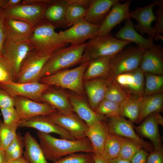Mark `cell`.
I'll use <instances>...</instances> for the list:
<instances>
[{"label": "cell", "instance_id": "6f0895ef", "mask_svg": "<svg viewBox=\"0 0 163 163\" xmlns=\"http://www.w3.org/2000/svg\"><path fill=\"white\" fill-rule=\"evenodd\" d=\"M154 39L155 40H163V37L159 34H155L153 37V40Z\"/></svg>", "mask_w": 163, "mask_h": 163}, {"label": "cell", "instance_id": "b9f144b4", "mask_svg": "<svg viewBox=\"0 0 163 163\" xmlns=\"http://www.w3.org/2000/svg\"><path fill=\"white\" fill-rule=\"evenodd\" d=\"M16 133H14L2 120L0 119V137L2 141L1 149L5 151L13 139Z\"/></svg>", "mask_w": 163, "mask_h": 163}, {"label": "cell", "instance_id": "c3c4849f", "mask_svg": "<svg viewBox=\"0 0 163 163\" xmlns=\"http://www.w3.org/2000/svg\"><path fill=\"white\" fill-rule=\"evenodd\" d=\"M24 139L21 142L17 148L12 152L7 159V163L16 160L21 157L24 153Z\"/></svg>", "mask_w": 163, "mask_h": 163}, {"label": "cell", "instance_id": "484cf974", "mask_svg": "<svg viewBox=\"0 0 163 163\" xmlns=\"http://www.w3.org/2000/svg\"><path fill=\"white\" fill-rule=\"evenodd\" d=\"M119 0H91L84 18L89 23L100 25L113 5Z\"/></svg>", "mask_w": 163, "mask_h": 163}, {"label": "cell", "instance_id": "680465c9", "mask_svg": "<svg viewBox=\"0 0 163 163\" xmlns=\"http://www.w3.org/2000/svg\"><path fill=\"white\" fill-rule=\"evenodd\" d=\"M6 0H0V8H4Z\"/></svg>", "mask_w": 163, "mask_h": 163}, {"label": "cell", "instance_id": "74e56055", "mask_svg": "<svg viewBox=\"0 0 163 163\" xmlns=\"http://www.w3.org/2000/svg\"><path fill=\"white\" fill-rule=\"evenodd\" d=\"M142 148L141 146L137 142L125 138L117 157L130 161L136 154Z\"/></svg>", "mask_w": 163, "mask_h": 163}, {"label": "cell", "instance_id": "8d00e7d4", "mask_svg": "<svg viewBox=\"0 0 163 163\" xmlns=\"http://www.w3.org/2000/svg\"><path fill=\"white\" fill-rule=\"evenodd\" d=\"M121 104L104 99L98 105L95 112L107 118L120 116Z\"/></svg>", "mask_w": 163, "mask_h": 163}, {"label": "cell", "instance_id": "d6986e66", "mask_svg": "<svg viewBox=\"0 0 163 163\" xmlns=\"http://www.w3.org/2000/svg\"><path fill=\"white\" fill-rule=\"evenodd\" d=\"M34 26L25 22L11 17L4 18L3 28L6 38L21 43L28 41Z\"/></svg>", "mask_w": 163, "mask_h": 163}, {"label": "cell", "instance_id": "7bdbcfd3", "mask_svg": "<svg viewBox=\"0 0 163 163\" xmlns=\"http://www.w3.org/2000/svg\"><path fill=\"white\" fill-rule=\"evenodd\" d=\"M158 8L155 11L156 15V22L153 27L154 35L156 34H162L163 33V2L158 5Z\"/></svg>", "mask_w": 163, "mask_h": 163}, {"label": "cell", "instance_id": "d6a6232c", "mask_svg": "<svg viewBox=\"0 0 163 163\" xmlns=\"http://www.w3.org/2000/svg\"><path fill=\"white\" fill-rule=\"evenodd\" d=\"M125 138L109 133L101 155L107 160L117 157Z\"/></svg>", "mask_w": 163, "mask_h": 163}, {"label": "cell", "instance_id": "f5cc1de1", "mask_svg": "<svg viewBox=\"0 0 163 163\" xmlns=\"http://www.w3.org/2000/svg\"><path fill=\"white\" fill-rule=\"evenodd\" d=\"M94 163H109L108 160L101 155H94Z\"/></svg>", "mask_w": 163, "mask_h": 163}, {"label": "cell", "instance_id": "83f0119b", "mask_svg": "<svg viewBox=\"0 0 163 163\" xmlns=\"http://www.w3.org/2000/svg\"><path fill=\"white\" fill-rule=\"evenodd\" d=\"M109 133L107 125L103 120L97 121L88 126L85 136L91 143L94 155L102 154Z\"/></svg>", "mask_w": 163, "mask_h": 163}, {"label": "cell", "instance_id": "8992f818", "mask_svg": "<svg viewBox=\"0 0 163 163\" xmlns=\"http://www.w3.org/2000/svg\"><path fill=\"white\" fill-rule=\"evenodd\" d=\"M126 46L112 57L108 77L113 78L139 67L144 50L137 46Z\"/></svg>", "mask_w": 163, "mask_h": 163}, {"label": "cell", "instance_id": "11a10c76", "mask_svg": "<svg viewBox=\"0 0 163 163\" xmlns=\"http://www.w3.org/2000/svg\"><path fill=\"white\" fill-rule=\"evenodd\" d=\"M0 163H7L5 151L0 149Z\"/></svg>", "mask_w": 163, "mask_h": 163}, {"label": "cell", "instance_id": "f6af8a7d", "mask_svg": "<svg viewBox=\"0 0 163 163\" xmlns=\"http://www.w3.org/2000/svg\"><path fill=\"white\" fill-rule=\"evenodd\" d=\"M24 139V137L21 136L20 133H16L14 139L5 150L6 160L12 152L17 148L21 142Z\"/></svg>", "mask_w": 163, "mask_h": 163}, {"label": "cell", "instance_id": "277c9868", "mask_svg": "<svg viewBox=\"0 0 163 163\" xmlns=\"http://www.w3.org/2000/svg\"><path fill=\"white\" fill-rule=\"evenodd\" d=\"M131 43L117 39L110 34L105 35H97L86 42L79 64L89 62L99 57L113 56Z\"/></svg>", "mask_w": 163, "mask_h": 163}, {"label": "cell", "instance_id": "603a6c76", "mask_svg": "<svg viewBox=\"0 0 163 163\" xmlns=\"http://www.w3.org/2000/svg\"><path fill=\"white\" fill-rule=\"evenodd\" d=\"M69 94L74 112L88 126L97 121L107 120L106 117L98 114L92 109L84 97L77 94Z\"/></svg>", "mask_w": 163, "mask_h": 163}, {"label": "cell", "instance_id": "e0dca14e", "mask_svg": "<svg viewBox=\"0 0 163 163\" xmlns=\"http://www.w3.org/2000/svg\"><path fill=\"white\" fill-rule=\"evenodd\" d=\"M113 78L128 94L143 95L145 78L144 73L139 67Z\"/></svg>", "mask_w": 163, "mask_h": 163}, {"label": "cell", "instance_id": "f1b7e54d", "mask_svg": "<svg viewBox=\"0 0 163 163\" xmlns=\"http://www.w3.org/2000/svg\"><path fill=\"white\" fill-rule=\"evenodd\" d=\"M112 56L100 57L90 60L84 74L83 81L108 78L110 71V60Z\"/></svg>", "mask_w": 163, "mask_h": 163}, {"label": "cell", "instance_id": "30bf717a", "mask_svg": "<svg viewBox=\"0 0 163 163\" xmlns=\"http://www.w3.org/2000/svg\"><path fill=\"white\" fill-rule=\"evenodd\" d=\"M46 6L21 4L5 8H2L4 18L11 17L29 24L34 27L43 20Z\"/></svg>", "mask_w": 163, "mask_h": 163}, {"label": "cell", "instance_id": "4316f807", "mask_svg": "<svg viewBox=\"0 0 163 163\" xmlns=\"http://www.w3.org/2000/svg\"><path fill=\"white\" fill-rule=\"evenodd\" d=\"M69 4L68 0H54L46 7L43 20L55 28L67 27L65 14Z\"/></svg>", "mask_w": 163, "mask_h": 163}, {"label": "cell", "instance_id": "d4e9b609", "mask_svg": "<svg viewBox=\"0 0 163 163\" xmlns=\"http://www.w3.org/2000/svg\"><path fill=\"white\" fill-rule=\"evenodd\" d=\"M124 26L114 35L116 38L136 43L137 46L145 50L154 45L153 38H145L135 30L133 21L130 18L125 20Z\"/></svg>", "mask_w": 163, "mask_h": 163}, {"label": "cell", "instance_id": "5b68a950", "mask_svg": "<svg viewBox=\"0 0 163 163\" xmlns=\"http://www.w3.org/2000/svg\"><path fill=\"white\" fill-rule=\"evenodd\" d=\"M88 63L86 62L72 69L61 70L42 77L39 81L50 86L68 89L84 97L86 94L83 86V76Z\"/></svg>", "mask_w": 163, "mask_h": 163}, {"label": "cell", "instance_id": "9c48e42d", "mask_svg": "<svg viewBox=\"0 0 163 163\" xmlns=\"http://www.w3.org/2000/svg\"><path fill=\"white\" fill-rule=\"evenodd\" d=\"M50 86L39 81L22 83L15 82L0 83V88L5 90L12 97L21 96L39 103H42V93Z\"/></svg>", "mask_w": 163, "mask_h": 163}, {"label": "cell", "instance_id": "7dc6e473", "mask_svg": "<svg viewBox=\"0 0 163 163\" xmlns=\"http://www.w3.org/2000/svg\"><path fill=\"white\" fill-rule=\"evenodd\" d=\"M148 154L147 151L142 148L133 156L130 162L131 163H145Z\"/></svg>", "mask_w": 163, "mask_h": 163}, {"label": "cell", "instance_id": "60d3db41", "mask_svg": "<svg viewBox=\"0 0 163 163\" xmlns=\"http://www.w3.org/2000/svg\"><path fill=\"white\" fill-rule=\"evenodd\" d=\"M14 69L9 61L3 56H0V83L15 82Z\"/></svg>", "mask_w": 163, "mask_h": 163}, {"label": "cell", "instance_id": "7402d4cb", "mask_svg": "<svg viewBox=\"0 0 163 163\" xmlns=\"http://www.w3.org/2000/svg\"><path fill=\"white\" fill-rule=\"evenodd\" d=\"M42 103H46L57 110L65 113H74L70 102L69 94L62 90L51 86L42 93Z\"/></svg>", "mask_w": 163, "mask_h": 163}, {"label": "cell", "instance_id": "3957f363", "mask_svg": "<svg viewBox=\"0 0 163 163\" xmlns=\"http://www.w3.org/2000/svg\"><path fill=\"white\" fill-rule=\"evenodd\" d=\"M55 28L43 20L34 26L28 40L33 51L42 56L66 47L69 44L61 41Z\"/></svg>", "mask_w": 163, "mask_h": 163}, {"label": "cell", "instance_id": "816d5d0a", "mask_svg": "<svg viewBox=\"0 0 163 163\" xmlns=\"http://www.w3.org/2000/svg\"><path fill=\"white\" fill-rule=\"evenodd\" d=\"M22 3V0H6L4 7L3 8L14 7Z\"/></svg>", "mask_w": 163, "mask_h": 163}, {"label": "cell", "instance_id": "9f6ffc18", "mask_svg": "<svg viewBox=\"0 0 163 163\" xmlns=\"http://www.w3.org/2000/svg\"><path fill=\"white\" fill-rule=\"evenodd\" d=\"M7 163H29L28 161L24 156H22L19 158Z\"/></svg>", "mask_w": 163, "mask_h": 163}, {"label": "cell", "instance_id": "bcb514c9", "mask_svg": "<svg viewBox=\"0 0 163 163\" xmlns=\"http://www.w3.org/2000/svg\"><path fill=\"white\" fill-rule=\"evenodd\" d=\"M145 163H163V148L149 153Z\"/></svg>", "mask_w": 163, "mask_h": 163}, {"label": "cell", "instance_id": "d590c367", "mask_svg": "<svg viewBox=\"0 0 163 163\" xmlns=\"http://www.w3.org/2000/svg\"><path fill=\"white\" fill-rule=\"evenodd\" d=\"M68 1L69 4L66 8L65 14L67 27L72 26L84 18L87 9L83 5L71 2L69 0Z\"/></svg>", "mask_w": 163, "mask_h": 163}, {"label": "cell", "instance_id": "ffe728a7", "mask_svg": "<svg viewBox=\"0 0 163 163\" xmlns=\"http://www.w3.org/2000/svg\"><path fill=\"white\" fill-rule=\"evenodd\" d=\"M139 67L144 73L163 75V49L161 46L154 44L144 50Z\"/></svg>", "mask_w": 163, "mask_h": 163}, {"label": "cell", "instance_id": "cb8c5ba5", "mask_svg": "<svg viewBox=\"0 0 163 163\" xmlns=\"http://www.w3.org/2000/svg\"><path fill=\"white\" fill-rule=\"evenodd\" d=\"M109 78H99L83 81V86L89 104L94 111L104 98Z\"/></svg>", "mask_w": 163, "mask_h": 163}, {"label": "cell", "instance_id": "f35d334b", "mask_svg": "<svg viewBox=\"0 0 163 163\" xmlns=\"http://www.w3.org/2000/svg\"><path fill=\"white\" fill-rule=\"evenodd\" d=\"M3 117V122L14 133L18 128L20 119L14 107L0 108Z\"/></svg>", "mask_w": 163, "mask_h": 163}, {"label": "cell", "instance_id": "7a4b0ae2", "mask_svg": "<svg viewBox=\"0 0 163 163\" xmlns=\"http://www.w3.org/2000/svg\"><path fill=\"white\" fill-rule=\"evenodd\" d=\"M86 45V43L78 45H71L53 53L44 65L35 81H39L42 77L79 64Z\"/></svg>", "mask_w": 163, "mask_h": 163}, {"label": "cell", "instance_id": "52a82bcc", "mask_svg": "<svg viewBox=\"0 0 163 163\" xmlns=\"http://www.w3.org/2000/svg\"><path fill=\"white\" fill-rule=\"evenodd\" d=\"M100 25L90 23L82 18L64 31L58 33L60 40L71 45H78L98 35Z\"/></svg>", "mask_w": 163, "mask_h": 163}, {"label": "cell", "instance_id": "8fae6325", "mask_svg": "<svg viewBox=\"0 0 163 163\" xmlns=\"http://www.w3.org/2000/svg\"><path fill=\"white\" fill-rule=\"evenodd\" d=\"M48 118L69 133L75 139L85 137L87 124L74 113L67 114L58 110L46 116Z\"/></svg>", "mask_w": 163, "mask_h": 163}, {"label": "cell", "instance_id": "4fadbf2b", "mask_svg": "<svg viewBox=\"0 0 163 163\" xmlns=\"http://www.w3.org/2000/svg\"><path fill=\"white\" fill-rule=\"evenodd\" d=\"M14 107L20 121L39 116H47L57 110L46 103L38 102L21 96L14 97Z\"/></svg>", "mask_w": 163, "mask_h": 163}, {"label": "cell", "instance_id": "44dd1931", "mask_svg": "<svg viewBox=\"0 0 163 163\" xmlns=\"http://www.w3.org/2000/svg\"><path fill=\"white\" fill-rule=\"evenodd\" d=\"M159 113H153L143 120L139 126H134L139 134L151 140L154 150H159L162 148L158 128V117Z\"/></svg>", "mask_w": 163, "mask_h": 163}, {"label": "cell", "instance_id": "f546056e", "mask_svg": "<svg viewBox=\"0 0 163 163\" xmlns=\"http://www.w3.org/2000/svg\"><path fill=\"white\" fill-rule=\"evenodd\" d=\"M163 107V92L149 95H143L140 111L136 123L154 113H160Z\"/></svg>", "mask_w": 163, "mask_h": 163}, {"label": "cell", "instance_id": "5bb4252c", "mask_svg": "<svg viewBox=\"0 0 163 163\" xmlns=\"http://www.w3.org/2000/svg\"><path fill=\"white\" fill-rule=\"evenodd\" d=\"M162 2L163 0H157L143 7L137 6L136 9L130 12L129 18L135 19L137 22L134 26L137 31L142 34H147L148 37L153 39L154 34L151 24L156 19L153 12V9Z\"/></svg>", "mask_w": 163, "mask_h": 163}, {"label": "cell", "instance_id": "9a60e30c", "mask_svg": "<svg viewBox=\"0 0 163 163\" xmlns=\"http://www.w3.org/2000/svg\"><path fill=\"white\" fill-rule=\"evenodd\" d=\"M32 50L28 41L17 43L5 39L3 46V56L12 67L15 79L21 62L27 54Z\"/></svg>", "mask_w": 163, "mask_h": 163}, {"label": "cell", "instance_id": "ee69618b", "mask_svg": "<svg viewBox=\"0 0 163 163\" xmlns=\"http://www.w3.org/2000/svg\"><path fill=\"white\" fill-rule=\"evenodd\" d=\"M14 107V98L4 90L0 88V108Z\"/></svg>", "mask_w": 163, "mask_h": 163}, {"label": "cell", "instance_id": "db71d44e", "mask_svg": "<svg viewBox=\"0 0 163 163\" xmlns=\"http://www.w3.org/2000/svg\"><path fill=\"white\" fill-rule=\"evenodd\" d=\"M109 163H131L130 161L118 157L108 160Z\"/></svg>", "mask_w": 163, "mask_h": 163}, {"label": "cell", "instance_id": "e575fe53", "mask_svg": "<svg viewBox=\"0 0 163 163\" xmlns=\"http://www.w3.org/2000/svg\"><path fill=\"white\" fill-rule=\"evenodd\" d=\"M145 83L143 95L163 92V75L144 73Z\"/></svg>", "mask_w": 163, "mask_h": 163}, {"label": "cell", "instance_id": "f907efd6", "mask_svg": "<svg viewBox=\"0 0 163 163\" xmlns=\"http://www.w3.org/2000/svg\"><path fill=\"white\" fill-rule=\"evenodd\" d=\"M54 0H22V4L41 5L47 6Z\"/></svg>", "mask_w": 163, "mask_h": 163}, {"label": "cell", "instance_id": "7c38bea8", "mask_svg": "<svg viewBox=\"0 0 163 163\" xmlns=\"http://www.w3.org/2000/svg\"><path fill=\"white\" fill-rule=\"evenodd\" d=\"M109 133L127 138L138 143L142 148L150 152L154 150L152 145L141 138L136 133L133 123L119 116L107 118Z\"/></svg>", "mask_w": 163, "mask_h": 163}, {"label": "cell", "instance_id": "91938a15", "mask_svg": "<svg viewBox=\"0 0 163 163\" xmlns=\"http://www.w3.org/2000/svg\"><path fill=\"white\" fill-rule=\"evenodd\" d=\"M1 146H2V141H1V138L0 137V149H1Z\"/></svg>", "mask_w": 163, "mask_h": 163}, {"label": "cell", "instance_id": "836d02e7", "mask_svg": "<svg viewBox=\"0 0 163 163\" xmlns=\"http://www.w3.org/2000/svg\"><path fill=\"white\" fill-rule=\"evenodd\" d=\"M109 78L104 99L121 104L130 95L127 93L114 78Z\"/></svg>", "mask_w": 163, "mask_h": 163}, {"label": "cell", "instance_id": "1f68e13d", "mask_svg": "<svg viewBox=\"0 0 163 163\" xmlns=\"http://www.w3.org/2000/svg\"><path fill=\"white\" fill-rule=\"evenodd\" d=\"M143 95L130 94L121 104L120 116L136 123L139 118Z\"/></svg>", "mask_w": 163, "mask_h": 163}, {"label": "cell", "instance_id": "4dcf8cb0", "mask_svg": "<svg viewBox=\"0 0 163 163\" xmlns=\"http://www.w3.org/2000/svg\"><path fill=\"white\" fill-rule=\"evenodd\" d=\"M24 138L25 150L23 156L29 163H49L40 144L28 132Z\"/></svg>", "mask_w": 163, "mask_h": 163}, {"label": "cell", "instance_id": "ab89813d", "mask_svg": "<svg viewBox=\"0 0 163 163\" xmlns=\"http://www.w3.org/2000/svg\"><path fill=\"white\" fill-rule=\"evenodd\" d=\"M53 163H94L93 153H74L64 157Z\"/></svg>", "mask_w": 163, "mask_h": 163}, {"label": "cell", "instance_id": "681fc988", "mask_svg": "<svg viewBox=\"0 0 163 163\" xmlns=\"http://www.w3.org/2000/svg\"><path fill=\"white\" fill-rule=\"evenodd\" d=\"M4 19L2 9L0 8V56H2L4 44L6 39L3 28Z\"/></svg>", "mask_w": 163, "mask_h": 163}, {"label": "cell", "instance_id": "ba28073f", "mask_svg": "<svg viewBox=\"0 0 163 163\" xmlns=\"http://www.w3.org/2000/svg\"><path fill=\"white\" fill-rule=\"evenodd\" d=\"M52 53L42 56L33 50L30 52L21 64L15 82L22 83L34 82Z\"/></svg>", "mask_w": 163, "mask_h": 163}, {"label": "cell", "instance_id": "6da1fadb", "mask_svg": "<svg viewBox=\"0 0 163 163\" xmlns=\"http://www.w3.org/2000/svg\"><path fill=\"white\" fill-rule=\"evenodd\" d=\"M40 145L47 160L55 162L69 154L78 152H93L92 144L85 137L69 140L56 138L49 134L38 131Z\"/></svg>", "mask_w": 163, "mask_h": 163}, {"label": "cell", "instance_id": "2e32d148", "mask_svg": "<svg viewBox=\"0 0 163 163\" xmlns=\"http://www.w3.org/2000/svg\"><path fill=\"white\" fill-rule=\"evenodd\" d=\"M18 127L33 128L45 133H56L62 139L69 140L75 139L69 133L54 123L46 116H37L20 121Z\"/></svg>", "mask_w": 163, "mask_h": 163}, {"label": "cell", "instance_id": "ac0fdd59", "mask_svg": "<svg viewBox=\"0 0 163 163\" xmlns=\"http://www.w3.org/2000/svg\"><path fill=\"white\" fill-rule=\"evenodd\" d=\"M119 2L115 4L105 19L100 25L98 35H105L110 34L115 27L122 21L129 18V7L131 0L123 3Z\"/></svg>", "mask_w": 163, "mask_h": 163}]
</instances>
